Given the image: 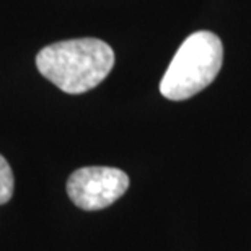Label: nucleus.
I'll return each instance as SVG.
<instances>
[{"label":"nucleus","mask_w":251,"mask_h":251,"mask_svg":"<svg viewBox=\"0 0 251 251\" xmlns=\"http://www.w3.org/2000/svg\"><path fill=\"white\" fill-rule=\"evenodd\" d=\"M114 65L109 44L97 38L59 41L36 56L39 74L69 95H80L100 85Z\"/></svg>","instance_id":"obj_1"},{"label":"nucleus","mask_w":251,"mask_h":251,"mask_svg":"<svg viewBox=\"0 0 251 251\" xmlns=\"http://www.w3.org/2000/svg\"><path fill=\"white\" fill-rule=\"evenodd\" d=\"M224 61V46L212 31L193 33L183 41L170 62L160 93L173 101H181L202 92L214 82Z\"/></svg>","instance_id":"obj_2"},{"label":"nucleus","mask_w":251,"mask_h":251,"mask_svg":"<svg viewBox=\"0 0 251 251\" xmlns=\"http://www.w3.org/2000/svg\"><path fill=\"white\" fill-rule=\"evenodd\" d=\"M129 188V176L111 167H85L70 175L67 194L83 210H100L121 198Z\"/></svg>","instance_id":"obj_3"},{"label":"nucleus","mask_w":251,"mask_h":251,"mask_svg":"<svg viewBox=\"0 0 251 251\" xmlns=\"http://www.w3.org/2000/svg\"><path fill=\"white\" fill-rule=\"evenodd\" d=\"M13 189H15L13 172L7 160L0 155V204L8 202L10 198L13 196Z\"/></svg>","instance_id":"obj_4"}]
</instances>
